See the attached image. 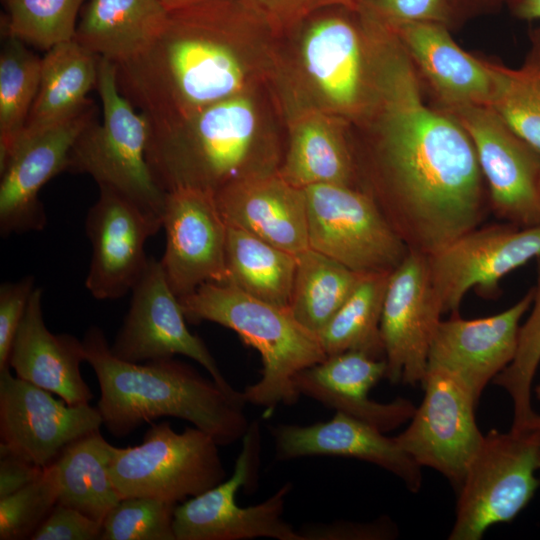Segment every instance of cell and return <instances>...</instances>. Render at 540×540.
Segmentation results:
<instances>
[{"instance_id":"obj_1","label":"cell","mask_w":540,"mask_h":540,"mask_svg":"<svg viewBox=\"0 0 540 540\" xmlns=\"http://www.w3.org/2000/svg\"><path fill=\"white\" fill-rule=\"evenodd\" d=\"M360 24L375 126L370 174L359 189L410 252L429 256L481 225L490 208L485 180L466 131L424 102L421 78L393 30L369 11Z\"/></svg>"},{"instance_id":"obj_2","label":"cell","mask_w":540,"mask_h":540,"mask_svg":"<svg viewBox=\"0 0 540 540\" xmlns=\"http://www.w3.org/2000/svg\"><path fill=\"white\" fill-rule=\"evenodd\" d=\"M85 362L100 388L97 409L115 437L133 433L161 417L186 420L220 446L242 440L250 425L245 400L226 393L213 379L173 358L132 363L115 357L103 331L91 326L82 340Z\"/></svg>"},{"instance_id":"obj_3","label":"cell","mask_w":540,"mask_h":540,"mask_svg":"<svg viewBox=\"0 0 540 540\" xmlns=\"http://www.w3.org/2000/svg\"><path fill=\"white\" fill-rule=\"evenodd\" d=\"M228 35L195 9L170 12L166 28L149 47L115 63L120 92L151 125L184 120L240 94L244 69Z\"/></svg>"},{"instance_id":"obj_4","label":"cell","mask_w":540,"mask_h":540,"mask_svg":"<svg viewBox=\"0 0 540 540\" xmlns=\"http://www.w3.org/2000/svg\"><path fill=\"white\" fill-rule=\"evenodd\" d=\"M146 156L166 193L195 188L215 194L229 184L279 169L276 152L258 144L255 109L242 94L184 120L150 125Z\"/></svg>"},{"instance_id":"obj_5","label":"cell","mask_w":540,"mask_h":540,"mask_svg":"<svg viewBox=\"0 0 540 540\" xmlns=\"http://www.w3.org/2000/svg\"><path fill=\"white\" fill-rule=\"evenodd\" d=\"M187 322L210 321L233 330L261 356L259 381L242 391L246 403L266 413L278 404L293 405L300 395L294 377L327 355L317 334L305 328L289 308L242 291L231 283L208 282L179 298Z\"/></svg>"},{"instance_id":"obj_6","label":"cell","mask_w":540,"mask_h":540,"mask_svg":"<svg viewBox=\"0 0 540 540\" xmlns=\"http://www.w3.org/2000/svg\"><path fill=\"white\" fill-rule=\"evenodd\" d=\"M97 90L102 122L95 120L74 144L66 171L91 176L163 224L166 192L156 183L148 161L150 124L120 92L115 63L100 57Z\"/></svg>"},{"instance_id":"obj_7","label":"cell","mask_w":540,"mask_h":540,"mask_svg":"<svg viewBox=\"0 0 540 540\" xmlns=\"http://www.w3.org/2000/svg\"><path fill=\"white\" fill-rule=\"evenodd\" d=\"M540 422L490 430L457 491L449 540H480L494 524L512 521L540 486Z\"/></svg>"},{"instance_id":"obj_8","label":"cell","mask_w":540,"mask_h":540,"mask_svg":"<svg viewBox=\"0 0 540 540\" xmlns=\"http://www.w3.org/2000/svg\"><path fill=\"white\" fill-rule=\"evenodd\" d=\"M220 445L197 427L176 432L168 421L151 425L141 444L116 447L110 464L121 497H149L177 504L226 479Z\"/></svg>"},{"instance_id":"obj_9","label":"cell","mask_w":540,"mask_h":540,"mask_svg":"<svg viewBox=\"0 0 540 540\" xmlns=\"http://www.w3.org/2000/svg\"><path fill=\"white\" fill-rule=\"evenodd\" d=\"M309 247L359 273L392 272L409 250L363 190L340 184L303 188Z\"/></svg>"},{"instance_id":"obj_10","label":"cell","mask_w":540,"mask_h":540,"mask_svg":"<svg viewBox=\"0 0 540 540\" xmlns=\"http://www.w3.org/2000/svg\"><path fill=\"white\" fill-rule=\"evenodd\" d=\"M257 422L250 423L242 438L232 475L213 488L176 505L173 530L176 540H245L260 537L302 540L284 518L285 502L292 490L290 482L256 505L240 507L238 490L253 485L261 449Z\"/></svg>"},{"instance_id":"obj_11","label":"cell","mask_w":540,"mask_h":540,"mask_svg":"<svg viewBox=\"0 0 540 540\" xmlns=\"http://www.w3.org/2000/svg\"><path fill=\"white\" fill-rule=\"evenodd\" d=\"M424 396L397 444L421 467L441 473L459 490L484 435L479 430L470 390L452 372L427 367Z\"/></svg>"},{"instance_id":"obj_12","label":"cell","mask_w":540,"mask_h":540,"mask_svg":"<svg viewBox=\"0 0 540 540\" xmlns=\"http://www.w3.org/2000/svg\"><path fill=\"white\" fill-rule=\"evenodd\" d=\"M439 108L455 119L472 141L493 213L522 228L540 224V154L490 106Z\"/></svg>"},{"instance_id":"obj_13","label":"cell","mask_w":540,"mask_h":540,"mask_svg":"<svg viewBox=\"0 0 540 540\" xmlns=\"http://www.w3.org/2000/svg\"><path fill=\"white\" fill-rule=\"evenodd\" d=\"M131 292L128 313L110 345L115 357L144 363L183 355L204 367L226 393L243 397L225 379L203 340L188 330L179 297L171 289L160 261L149 259Z\"/></svg>"},{"instance_id":"obj_14","label":"cell","mask_w":540,"mask_h":540,"mask_svg":"<svg viewBox=\"0 0 540 540\" xmlns=\"http://www.w3.org/2000/svg\"><path fill=\"white\" fill-rule=\"evenodd\" d=\"M540 259V224L477 227L427 256L428 272L444 313L458 315L466 293H494L510 272Z\"/></svg>"},{"instance_id":"obj_15","label":"cell","mask_w":540,"mask_h":540,"mask_svg":"<svg viewBox=\"0 0 540 540\" xmlns=\"http://www.w3.org/2000/svg\"><path fill=\"white\" fill-rule=\"evenodd\" d=\"M52 394L12 376L10 368L0 371V455L46 467L69 443L100 430L97 407L68 405Z\"/></svg>"},{"instance_id":"obj_16","label":"cell","mask_w":540,"mask_h":540,"mask_svg":"<svg viewBox=\"0 0 540 540\" xmlns=\"http://www.w3.org/2000/svg\"><path fill=\"white\" fill-rule=\"evenodd\" d=\"M443 309L432 286L427 256L408 252L391 272L380 331L392 384H421Z\"/></svg>"},{"instance_id":"obj_17","label":"cell","mask_w":540,"mask_h":540,"mask_svg":"<svg viewBox=\"0 0 540 540\" xmlns=\"http://www.w3.org/2000/svg\"><path fill=\"white\" fill-rule=\"evenodd\" d=\"M95 120L91 101L70 118L34 133L22 134L0 171V233L2 237L45 228L39 200L41 188L66 171L70 152Z\"/></svg>"},{"instance_id":"obj_18","label":"cell","mask_w":540,"mask_h":540,"mask_svg":"<svg viewBox=\"0 0 540 540\" xmlns=\"http://www.w3.org/2000/svg\"><path fill=\"white\" fill-rule=\"evenodd\" d=\"M162 228L166 246L160 260L179 297L204 283H227V224L211 192L177 188L167 192Z\"/></svg>"},{"instance_id":"obj_19","label":"cell","mask_w":540,"mask_h":540,"mask_svg":"<svg viewBox=\"0 0 540 540\" xmlns=\"http://www.w3.org/2000/svg\"><path fill=\"white\" fill-rule=\"evenodd\" d=\"M161 228L160 221L129 199L99 187V197L85 219L92 249L85 281L90 294L112 300L132 291L149 263L145 243Z\"/></svg>"},{"instance_id":"obj_20","label":"cell","mask_w":540,"mask_h":540,"mask_svg":"<svg viewBox=\"0 0 540 540\" xmlns=\"http://www.w3.org/2000/svg\"><path fill=\"white\" fill-rule=\"evenodd\" d=\"M533 302V289L508 309L484 318L441 320L433 336L428 365L456 375L478 403L490 381L514 359L520 320Z\"/></svg>"},{"instance_id":"obj_21","label":"cell","mask_w":540,"mask_h":540,"mask_svg":"<svg viewBox=\"0 0 540 540\" xmlns=\"http://www.w3.org/2000/svg\"><path fill=\"white\" fill-rule=\"evenodd\" d=\"M276 458L290 460L306 456H339L376 465L399 479L408 490L422 485L421 466L400 448L394 437L378 428L341 412L324 422L307 426H271Z\"/></svg>"},{"instance_id":"obj_22","label":"cell","mask_w":540,"mask_h":540,"mask_svg":"<svg viewBox=\"0 0 540 540\" xmlns=\"http://www.w3.org/2000/svg\"><path fill=\"white\" fill-rule=\"evenodd\" d=\"M387 363L362 351L327 356L294 377L299 395L312 398L386 433L409 421L416 407L405 398L377 402L370 390L385 378Z\"/></svg>"},{"instance_id":"obj_23","label":"cell","mask_w":540,"mask_h":540,"mask_svg":"<svg viewBox=\"0 0 540 540\" xmlns=\"http://www.w3.org/2000/svg\"><path fill=\"white\" fill-rule=\"evenodd\" d=\"M214 196L227 225L293 255L310 248L304 189L290 184L278 172L229 184Z\"/></svg>"},{"instance_id":"obj_24","label":"cell","mask_w":540,"mask_h":540,"mask_svg":"<svg viewBox=\"0 0 540 540\" xmlns=\"http://www.w3.org/2000/svg\"><path fill=\"white\" fill-rule=\"evenodd\" d=\"M386 24L396 34L419 77L436 95L440 107L490 105L493 82L487 60L461 49L446 25L434 22Z\"/></svg>"},{"instance_id":"obj_25","label":"cell","mask_w":540,"mask_h":540,"mask_svg":"<svg viewBox=\"0 0 540 540\" xmlns=\"http://www.w3.org/2000/svg\"><path fill=\"white\" fill-rule=\"evenodd\" d=\"M83 342L70 334H54L42 311V290L35 287L13 340L8 358L15 375L58 395L68 405L89 404L94 398L80 365Z\"/></svg>"},{"instance_id":"obj_26","label":"cell","mask_w":540,"mask_h":540,"mask_svg":"<svg viewBox=\"0 0 540 540\" xmlns=\"http://www.w3.org/2000/svg\"><path fill=\"white\" fill-rule=\"evenodd\" d=\"M305 69L335 110L362 111L368 96V59L362 27L340 16L317 19L302 41Z\"/></svg>"},{"instance_id":"obj_27","label":"cell","mask_w":540,"mask_h":540,"mask_svg":"<svg viewBox=\"0 0 540 540\" xmlns=\"http://www.w3.org/2000/svg\"><path fill=\"white\" fill-rule=\"evenodd\" d=\"M169 16L160 0H88L74 39L99 57L119 63L149 47Z\"/></svg>"},{"instance_id":"obj_28","label":"cell","mask_w":540,"mask_h":540,"mask_svg":"<svg viewBox=\"0 0 540 540\" xmlns=\"http://www.w3.org/2000/svg\"><path fill=\"white\" fill-rule=\"evenodd\" d=\"M277 172L300 188L317 184L357 187L352 150L340 127L319 112L303 114L296 120Z\"/></svg>"},{"instance_id":"obj_29","label":"cell","mask_w":540,"mask_h":540,"mask_svg":"<svg viewBox=\"0 0 540 540\" xmlns=\"http://www.w3.org/2000/svg\"><path fill=\"white\" fill-rule=\"evenodd\" d=\"M99 59L75 39L47 50L39 89L22 134L60 123L86 106L89 91L97 86Z\"/></svg>"},{"instance_id":"obj_30","label":"cell","mask_w":540,"mask_h":540,"mask_svg":"<svg viewBox=\"0 0 540 540\" xmlns=\"http://www.w3.org/2000/svg\"><path fill=\"white\" fill-rule=\"evenodd\" d=\"M115 449L100 430L65 446L54 461L59 475L57 504L74 508L102 524L121 501L109 473Z\"/></svg>"},{"instance_id":"obj_31","label":"cell","mask_w":540,"mask_h":540,"mask_svg":"<svg viewBox=\"0 0 540 540\" xmlns=\"http://www.w3.org/2000/svg\"><path fill=\"white\" fill-rule=\"evenodd\" d=\"M226 263L227 283L258 299L289 308L296 255L227 225Z\"/></svg>"},{"instance_id":"obj_32","label":"cell","mask_w":540,"mask_h":540,"mask_svg":"<svg viewBox=\"0 0 540 540\" xmlns=\"http://www.w3.org/2000/svg\"><path fill=\"white\" fill-rule=\"evenodd\" d=\"M289 310L317 334L343 305L364 274L311 248L296 255Z\"/></svg>"},{"instance_id":"obj_33","label":"cell","mask_w":540,"mask_h":540,"mask_svg":"<svg viewBox=\"0 0 540 540\" xmlns=\"http://www.w3.org/2000/svg\"><path fill=\"white\" fill-rule=\"evenodd\" d=\"M391 272L367 273L318 333L327 356L362 351L385 359L380 323Z\"/></svg>"},{"instance_id":"obj_34","label":"cell","mask_w":540,"mask_h":540,"mask_svg":"<svg viewBox=\"0 0 540 540\" xmlns=\"http://www.w3.org/2000/svg\"><path fill=\"white\" fill-rule=\"evenodd\" d=\"M517 69L487 60L493 89L490 107L509 128L540 154V29Z\"/></svg>"},{"instance_id":"obj_35","label":"cell","mask_w":540,"mask_h":540,"mask_svg":"<svg viewBox=\"0 0 540 540\" xmlns=\"http://www.w3.org/2000/svg\"><path fill=\"white\" fill-rule=\"evenodd\" d=\"M42 58L5 37L0 53V171L24 131L41 78Z\"/></svg>"},{"instance_id":"obj_36","label":"cell","mask_w":540,"mask_h":540,"mask_svg":"<svg viewBox=\"0 0 540 540\" xmlns=\"http://www.w3.org/2000/svg\"><path fill=\"white\" fill-rule=\"evenodd\" d=\"M84 0H4V35L46 51L74 39Z\"/></svg>"},{"instance_id":"obj_37","label":"cell","mask_w":540,"mask_h":540,"mask_svg":"<svg viewBox=\"0 0 540 540\" xmlns=\"http://www.w3.org/2000/svg\"><path fill=\"white\" fill-rule=\"evenodd\" d=\"M532 309L527 320L520 325L518 346L513 361L494 379L493 383L503 388L513 403L511 428L521 429L540 421V414L532 409L531 389L540 364V259Z\"/></svg>"},{"instance_id":"obj_38","label":"cell","mask_w":540,"mask_h":540,"mask_svg":"<svg viewBox=\"0 0 540 540\" xmlns=\"http://www.w3.org/2000/svg\"><path fill=\"white\" fill-rule=\"evenodd\" d=\"M59 475L56 464L20 490L0 499V539L29 538L57 504Z\"/></svg>"},{"instance_id":"obj_39","label":"cell","mask_w":540,"mask_h":540,"mask_svg":"<svg viewBox=\"0 0 540 540\" xmlns=\"http://www.w3.org/2000/svg\"><path fill=\"white\" fill-rule=\"evenodd\" d=\"M175 507L149 497L121 499L104 519L100 540H176Z\"/></svg>"},{"instance_id":"obj_40","label":"cell","mask_w":540,"mask_h":540,"mask_svg":"<svg viewBox=\"0 0 540 540\" xmlns=\"http://www.w3.org/2000/svg\"><path fill=\"white\" fill-rule=\"evenodd\" d=\"M388 24L434 22L448 25L454 6L450 0H356Z\"/></svg>"},{"instance_id":"obj_41","label":"cell","mask_w":540,"mask_h":540,"mask_svg":"<svg viewBox=\"0 0 540 540\" xmlns=\"http://www.w3.org/2000/svg\"><path fill=\"white\" fill-rule=\"evenodd\" d=\"M33 276L0 286V371L9 368L11 346L36 286Z\"/></svg>"},{"instance_id":"obj_42","label":"cell","mask_w":540,"mask_h":540,"mask_svg":"<svg viewBox=\"0 0 540 540\" xmlns=\"http://www.w3.org/2000/svg\"><path fill=\"white\" fill-rule=\"evenodd\" d=\"M102 524L82 512L56 504L39 525L32 540H97L101 539Z\"/></svg>"},{"instance_id":"obj_43","label":"cell","mask_w":540,"mask_h":540,"mask_svg":"<svg viewBox=\"0 0 540 540\" xmlns=\"http://www.w3.org/2000/svg\"><path fill=\"white\" fill-rule=\"evenodd\" d=\"M302 540H388L397 536L395 524L386 517L371 522L333 521L298 529Z\"/></svg>"},{"instance_id":"obj_44","label":"cell","mask_w":540,"mask_h":540,"mask_svg":"<svg viewBox=\"0 0 540 540\" xmlns=\"http://www.w3.org/2000/svg\"><path fill=\"white\" fill-rule=\"evenodd\" d=\"M316 0H246L257 17L271 27L291 25L313 11Z\"/></svg>"},{"instance_id":"obj_45","label":"cell","mask_w":540,"mask_h":540,"mask_svg":"<svg viewBox=\"0 0 540 540\" xmlns=\"http://www.w3.org/2000/svg\"><path fill=\"white\" fill-rule=\"evenodd\" d=\"M43 470L44 467L13 454L0 455V499L37 479Z\"/></svg>"},{"instance_id":"obj_46","label":"cell","mask_w":540,"mask_h":540,"mask_svg":"<svg viewBox=\"0 0 540 540\" xmlns=\"http://www.w3.org/2000/svg\"><path fill=\"white\" fill-rule=\"evenodd\" d=\"M513 13L522 20L540 19V0H510Z\"/></svg>"},{"instance_id":"obj_47","label":"cell","mask_w":540,"mask_h":540,"mask_svg":"<svg viewBox=\"0 0 540 540\" xmlns=\"http://www.w3.org/2000/svg\"><path fill=\"white\" fill-rule=\"evenodd\" d=\"M169 12L213 0H160Z\"/></svg>"},{"instance_id":"obj_48","label":"cell","mask_w":540,"mask_h":540,"mask_svg":"<svg viewBox=\"0 0 540 540\" xmlns=\"http://www.w3.org/2000/svg\"><path fill=\"white\" fill-rule=\"evenodd\" d=\"M342 5L348 8H356V0H316L313 11L319 8Z\"/></svg>"},{"instance_id":"obj_49","label":"cell","mask_w":540,"mask_h":540,"mask_svg":"<svg viewBox=\"0 0 540 540\" xmlns=\"http://www.w3.org/2000/svg\"><path fill=\"white\" fill-rule=\"evenodd\" d=\"M452 5L454 6V2H461V4L463 3H467V4H481V3H491V2H497V1H501V0H450ZM508 2L510 0H507Z\"/></svg>"},{"instance_id":"obj_50","label":"cell","mask_w":540,"mask_h":540,"mask_svg":"<svg viewBox=\"0 0 540 540\" xmlns=\"http://www.w3.org/2000/svg\"><path fill=\"white\" fill-rule=\"evenodd\" d=\"M535 395L537 399L540 401V383L535 387Z\"/></svg>"},{"instance_id":"obj_51","label":"cell","mask_w":540,"mask_h":540,"mask_svg":"<svg viewBox=\"0 0 540 540\" xmlns=\"http://www.w3.org/2000/svg\"><path fill=\"white\" fill-rule=\"evenodd\" d=\"M539 482H540V474H539Z\"/></svg>"}]
</instances>
